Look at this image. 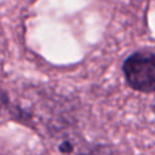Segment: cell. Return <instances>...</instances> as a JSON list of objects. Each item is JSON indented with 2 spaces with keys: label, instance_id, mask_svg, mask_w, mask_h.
I'll list each match as a JSON object with an SVG mask.
<instances>
[{
  "label": "cell",
  "instance_id": "obj_1",
  "mask_svg": "<svg viewBox=\"0 0 155 155\" xmlns=\"http://www.w3.org/2000/svg\"><path fill=\"white\" fill-rule=\"evenodd\" d=\"M123 71L127 83L142 93L155 91V54L136 52L124 61Z\"/></svg>",
  "mask_w": 155,
  "mask_h": 155
},
{
  "label": "cell",
  "instance_id": "obj_3",
  "mask_svg": "<svg viewBox=\"0 0 155 155\" xmlns=\"http://www.w3.org/2000/svg\"><path fill=\"white\" fill-rule=\"evenodd\" d=\"M59 150L61 154H65V155L72 154L74 153V144L71 142H63V143H60Z\"/></svg>",
  "mask_w": 155,
  "mask_h": 155
},
{
  "label": "cell",
  "instance_id": "obj_4",
  "mask_svg": "<svg viewBox=\"0 0 155 155\" xmlns=\"http://www.w3.org/2000/svg\"><path fill=\"white\" fill-rule=\"evenodd\" d=\"M7 102H8L7 95L4 94V91L0 90V113H2V109H3V107L7 105Z\"/></svg>",
  "mask_w": 155,
  "mask_h": 155
},
{
  "label": "cell",
  "instance_id": "obj_2",
  "mask_svg": "<svg viewBox=\"0 0 155 155\" xmlns=\"http://www.w3.org/2000/svg\"><path fill=\"white\" fill-rule=\"evenodd\" d=\"M78 155H112V153L106 147H104V146H95V147H91L88 151L79 153Z\"/></svg>",
  "mask_w": 155,
  "mask_h": 155
}]
</instances>
